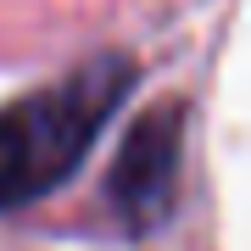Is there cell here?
Here are the masks:
<instances>
[{"instance_id": "cell-1", "label": "cell", "mask_w": 251, "mask_h": 251, "mask_svg": "<svg viewBox=\"0 0 251 251\" xmlns=\"http://www.w3.org/2000/svg\"><path fill=\"white\" fill-rule=\"evenodd\" d=\"M128 84H134V62L117 50H95L62 78L6 100L0 106V212L34 206L50 190H62L95 151Z\"/></svg>"}, {"instance_id": "cell-2", "label": "cell", "mask_w": 251, "mask_h": 251, "mask_svg": "<svg viewBox=\"0 0 251 251\" xmlns=\"http://www.w3.org/2000/svg\"><path fill=\"white\" fill-rule=\"evenodd\" d=\"M179 168H184V106H151L128 123L117 162L106 173V201L117 206L128 229H156L173 212L179 196Z\"/></svg>"}]
</instances>
